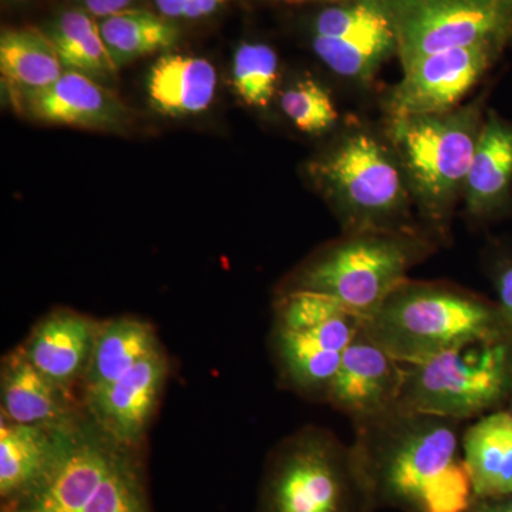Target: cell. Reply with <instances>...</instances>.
<instances>
[{"label":"cell","mask_w":512,"mask_h":512,"mask_svg":"<svg viewBox=\"0 0 512 512\" xmlns=\"http://www.w3.org/2000/svg\"><path fill=\"white\" fill-rule=\"evenodd\" d=\"M456 423L393 410L357 424L352 450L369 497L406 512H466L474 491Z\"/></svg>","instance_id":"1"},{"label":"cell","mask_w":512,"mask_h":512,"mask_svg":"<svg viewBox=\"0 0 512 512\" xmlns=\"http://www.w3.org/2000/svg\"><path fill=\"white\" fill-rule=\"evenodd\" d=\"M362 326L404 366L467 343L500 338L497 312L483 299L454 286L409 279Z\"/></svg>","instance_id":"2"},{"label":"cell","mask_w":512,"mask_h":512,"mask_svg":"<svg viewBox=\"0 0 512 512\" xmlns=\"http://www.w3.org/2000/svg\"><path fill=\"white\" fill-rule=\"evenodd\" d=\"M484 99L485 94L446 113L389 120L387 140L413 202L436 224L450 217L463 195L484 123Z\"/></svg>","instance_id":"3"},{"label":"cell","mask_w":512,"mask_h":512,"mask_svg":"<svg viewBox=\"0 0 512 512\" xmlns=\"http://www.w3.org/2000/svg\"><path fill=\"white\" fill-rule=\"evenodd\" d=\"M313 180L335 204L349 234L412 231L413 204L402 165L389 143L369 131H349L309 167Z\"/></svg>","instance_id":"4"},{"label":"cell","mask_w":512,"mask_h":512,"mask_svg":"<svg viewBox=\"0 0 512 512\" xmlns=\"http://www.w3.org/2000/svg\"><path fill=\"white\" fill-rule=\"evenodd\" d=\"M429 242L414 231L352 232L302 269L292 291L329 296L362 320L407 281Z\"/></svg>","instance_id":"5"},{"label":"cell","mask_w":512,"mask_h":512,"mask_svg":"<svg viewBox=\"0 0 512 512\" xmlns=\"http://www.w3.org/2000/svg\"><path fill=\"white\" fill-rule=\"evenodd\" d=\"M369 497L352 447L328 431H302L271 458L258 512H359Z\"/></svg>","instance_id":"6"},{"label":"cell","mask_w":512,"mask_h":512,"mask_svg":"<svg viewBox=\"0 0 512 512\" xmlns=\"http://www.w3.org/2000/svg\"><path fill=\"white\" fill-rule=\"evenodd\" d=\"M508 353L500 338L485 339L403 365L396 410L458 421L490 409L507 389Z\"/></svg>","instance_id":"7"},{"label":"cell","mask_w":512,"mask_h":512,"mask_svg":"<svg viewBox=\"0 0 512 512\" xmlns=\"http://www.w3.org/2000/svg\"><path fill=\"white\" fill-rule=\"evenodd\" d=\"M362 319L329 296L295 289L279 308L276 352L286 377L305 392L326 394Z\"/></svg>","instance_id":"8"},{"label":"cell","mask_w":512,"mask_h":512,"mask_svg":"<svg viewBox=\"0 0 512 512\" xmlns=\"http://www.w3.org/2000/svg\"><path fill=\"white\" fill-rule=\"evenodd\" d=\"M392 9L402 67L463 47L512 46V0H392Z\"/></svg>","instance_id":"9"},{"label":"cell","mask_w":512,"mask_h":512,"mask_svg":"<svg viewBox=\"0 0 512 512\" xmlns=\"http://www.w3.org/2000/svg\"><path fill=\"white\" fill-rule=\"evenodd\" d=\"M311 46L326 67L346 80L367 83L397 56L392 0H348L313 15Z\"/></svg>","instance_id":"10"},{"label":"cell","mask_w":512,"mask_h":512,"mask_svg":"<svg viewBox=\"0 0 512 512\" xmlns=\"http://www.w3.org/2000/svg\"><path fill=\"white\" fill-rule=\"evenodd\" d=\"M504 47L478 45L421 57L403 66V77L384 100L389 120L446 113L461 106Z\"/></svg>","instance_id":"11"},{"label":"cell","mask_w":512,"mask_h":512,"mask_svg":"<svg viewBox=\"0 0 512 512\" xmlns=\"http://www.w3.org/2000/svg\"><path fill=\"white\" fill-rule=\"evenodd\" d=\"M404 367L360 328L333 376L326 399L356 424L396 410Z\"/></svg>","instance_id":"12"},{"label":"cell","mask_w":512,"mask_h":512,"mask_svg":"<svg viewBox=\"0 0 512 512\" xmlns=\"http://www.w3.org/2000/svg\"><path fill=\"white\" fill-rule=\"evenodd\" d=\"M10 97L20 113L42 123L106 131L130 123V109L110 87L67 70L43 89L13 92Z\"/></svg>","instance_id":"13"},{"label":"cell","mask_w":512,"mask_h":512,"mask_svg":"<svg viewBox=\"0 0 512 512\" xmlns=\"http://www.w3.org/2000/svg\"><path fill=\"white\" fill-rule=\"evenodd\" d=\"M165 367L157 352L114 382L89 390L90 409L117 446H131L140 439L163 386Z\"/></svg>","instance_id":"14"},{"label":"cell","mask_w":512,"mask_h":512,"mask_svg":"<svg viewBox=\"0 0 512 512\" xmlns=\"http://www.w3.org/2000/svg\"><path fill=\"white\" fill-rule=\"evenodd\" d=\"M67 436L59 429L26 426L2 417L0 497L6 505L29 503L55 467Z\"/></svg>","instance_id":"15"},{"label":"cell","mask_w":512,"mask_h":512,"mask_svg":"<svg viewBox=\"0 0 512 512\" xmlns=\"http://www.w3.org/2000/svg\"><path fill=\"white\" fill-rule=\"evenodd\" d=\"M119 451L86 437L67 436L55 467L39 493L26 504L45 512H82Z\"/></svg>","instance_id":"16"},{"label":"cell","mask_w":512,"mask_h":512,"mask_svg":"<svg viewBox=\"0 0 512 512\" xmlns=\"http://www.w3.org/2000/svg\"><path fill=\"white\" fill-rule=\"evenodd\" d=\"M511 192L512 121L490 110L464 184L467 211L471 217H490L507 205Z\"/></svg>","instance_id":"17"},{"label":"cell","mask_w":512,"mask_h":512,"mask_svg":"<svg viewBox=\"0 0 512 512\" xmlns=\"http://www.w3.org/2000/svg\"><path fill=\"white\" fill-rule=\"evenodd\" d=\"M96 332L97 326L86 316L56 312L37 326L22 352L64 390L87 369Z\"/></svg>","instance_id":"18"},{"label":"cell","mask_w":512,"mask_h":512,"mask_svg":"<svg viewBox=\"0 0 512 512\" xmlns=\"http://www.w3.org/2000/svg\"><path fill=\"white\" fill-rule=\"evenodd\" d=\"M217 93V72L208 60L164 55L151 67L147 94L151 107L167 117H188L208 109Z\"/></svg>","instance_id":"19"},{"label":"cell","mask_w":512,"mask_h":512,"mask_svg":"<svg viewBox=\"0 0 512 512\" xmlns=\"http://www.w3.org/2000/svg\"><path fill=\"white\" fill-rule=\"evenodd\" d=\"M63 389L50 382L22 350L6 359L2 372L3 416L13 423L62 430L67 407Z\"/></svg>","instance_id":"20"},{"label":"cell","mask_w":512,"mask_h":512,"mask_svg":"<svg viewBox=\"0 0 512 512\" xmlns=\"http://www.w3.org/2000/svg\"><path fill=\"white\" fill-rule=\"evenodd\" d=\"M474 495L483 500L512 494V416L493 413L477 421L463 437Z\"/></svg>","instance_id":"21"},{"label":"cell","mask_w":512,"mask_h":512,"mask_svg":"<svg viewBox=\"0 0 512 512\" xmlns=\"http://www.w3.org/2000/svg\"><path fill=\"white\" fill-rule=\"evenodd\" d=\"M47 36L56 47L64 70L83 74L103 86L117 82L116 64L104 45L99 22L83 9H70L60 13Z\"/></svg>","instance_id":"22"},{"label":"cell","mask_w":512,"mask_h":512,"mask_svg":"<svg viewBox=\"0 0 512 512\" xmlns=\"http://www.w3.org/2000/svg\"><path fill=\"white\" fill-rule=\"evenodd\" d=\"M157 352L156 335L147 323L136 319L104 323L97 328L87 365V392L114 382Z\"/></svg>","instance_id":"23"},{"label":"cell","mask_w":512,"mask_h":512,"mask_svg":"<svg viewBox=\"0 0 512 512\" xmlns=\"http://www.w3.org/2000/svg\"><path fill=\"white\" fill-rule=\"evenodd\" d=\"M0 72L9 93L29 92L56 82L64 67L47 33L5 29L0 36Z\"/></svg>","instance_id":"24"},{"label":"cell","mask_w":512,"mask_h":512,"mask_svg":"<svg viewBox=\"0 0 512 512\" xmlns=\"http://www.w3.org/2000/svg\"><path fill=\"white\" fill-rule=\"evenodd\" d=\"M104 45L117 69L171 49L180 36L177 26L146 9H131L99 20Z\"/></svg>","instance_id":"25"},{"label":"cell","mask_w":512,"mask_h":512,"mask_svg":"<svg viewBox=\"0 0 512 512\" xmlns=\"http://www.w3.org/2000/svg\"><path fill=\"white\" fill-rule=\"evenodd\" d=\"M232 86L242 103L266 109L275 99L279 82V59L265 43H242L232 60Z\"/></svg>","instance_id":"26"},{"label":"cell","mask_w":512,"mask_h":512,"mask_svg":"<svg viewBox=\"0 0 512 512\" xmlns=\"http://www.w3.org/2000/svg\"><path fill=\"white\" fill-rule=\"evenodd\" d=\"M281 109L299 131L311 136L328 133L339 120V111L328 89L313 79H301L282 93Z\"/></svg>","instance_id":"27"},{"label":"cell","mask_w":512,"mask_h":512,"mask_svg":"<svg viewBox=\"0 0 512 512\" xmlns=\"http://www.w3.org/2000/svg\"><path fill=\"white\" fill-rule=\"evenodd\" d=\"M82 512H151L137 464L119 451L110 473Z\"/></svg>","instance_id":"28"},{"label":"cell","mask_w":512,"mask_h":512,"mask_svg":"<svg viewBox=\"0 0 512 512\" xmlns=\"http://www.w3.org/2000/svg\"><path fill=\"white\" fill-rule=\"evenodd\" d=\"M165 19L197 20L207 18L224 5L225 0H154Z\"/></svg>","instance_id":"29"},{"label":"cell","mask_w":512,"mask_h":512,"mask_svg":"<svg viewBox=\"0 0 512 512\" xmlns=\"http://www.w3.org/2000/svg\"><path fill=\"white\" fill-rule=\"evenodd\" d=\"M83 10H86L94 19L109 18L126 10L140 9L143 0H77Z\"/></svg>","instance_id":"30"},{"label":"cell","mask_w":512,"mask_h":512,"mask_svg":"<svg viewBox=\"0 0 512 512\" xmlns=\"http://www.w3.org/2000/svg\"><path fill=\"white\" fill-rule=\"evenodd\" d=\"M497 291L501 312L512 323V265L505 266L498 274Z\"/></svg>","instance_id":"31"},{"label":"cell","mask_w":512,"mask_h":512,"mask_svg":"<svg viewBox=\"0 0 512 512\" xmlns=\"http://www.w3.org/2000/svg\"><path fill=\"white\" fill-rule=\"evenodd\" d=\"M285 5L301 6V5H332V3L348 2V0H278Z\"/></svg>","instance_id":"32"},{"label":"cell","mask_w":512,"mask_h":512,"mask_svg":"<svg viewBox=\"0 0 512 512\" xmlns=\"http://www.w3.org/2000/svg\"><path fill=\"white\" fill-rule=\"evenodd\" d=\"M508 500L495 505H484L480 512H512V494L508 495Z\"/></svg>","instance_id":"33"},{"label":"cell","mask_w":512,"mask_h":512,"mask_svg":"<svg viewBox=\"0 0 512 512\" xmlns=\"http://www.w3.org/2000/svg\"><path fill=\"white\" fill-rule=\"evenodd\" d=\"M2 512H45L32 505H6Z\"/></svg>","instance_id":"34"},{"label":"cell","mask_w":512,"mask_h":512,"mask_svg":"<svg viewBox=\"0 0 512 512\" xmlns=\"http://www.w3.org/2000/svg\"><path fill=\"white\" fill-rule=\"evenodd\" d=\"M511 416H512V413H511Z\"/></svg>","instance_id":"35"}]
</instances>
